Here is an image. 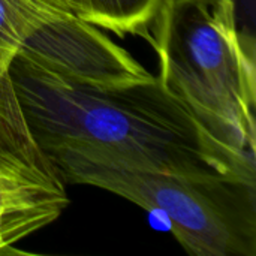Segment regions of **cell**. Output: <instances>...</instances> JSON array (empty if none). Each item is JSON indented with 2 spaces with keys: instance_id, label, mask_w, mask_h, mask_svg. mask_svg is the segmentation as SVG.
Wrapping results in <instances>:
<instances>
[{
  "instance_id": "3",
  "label": "cell",
  "mask_w": 256,
  "mask_h": 256,
  "mask_svg": "<svg viewBox=\"0 0 256 256\" xmlns=\"http://www.w3.org/2000/svg\"><path fill=\"white\" fill-rule=\"evenodd\" d=\"M48 154L66 183L99 188L164 214L190 255H256V178L144 170L87 148Z\"/></svg>"
},
{
  "instance_id": "1",
  "label": "cell",
  "mask_w": 256,
  "mask_h": 256,
  "mask_svg": "<svg viewBox=\"0 0 256 256\" xmlns=\"http://www.w3.org/2000/svg\"><path fill=\"white\" fill-rule=\"evenodd\" d=\"M27 123L46 152L87 148L130 166L256 178L255 159L216 140L158 80L99 87L21 54L9 66Z\"/></svg>"
},
{
  "instance_id": "2",
  "label": "cell",
  "mask_w": 256,
  "mask_h": 256,
  "mask_svg": "<svg viewBox=\"0 0 256 256\" xmlns=\"http://www.w3.org/2000/svg\"><path fill=\"white\" fill-rule=\"evenodd\" d=\"M144 39L160 84L224 146L255 159V46L236 0H166Z\"/></svg>"
},
{
  "instance_id": "7",
  "label": "cell",
  "mask_w": 256,
  "mask_h": 256,
  "mask_svg": "<svg viewBox=\"0 0 256 256\" xmlns=\"http://www.w3.org/2000/svg\"><path fill=\"white\" fill-rule=\"evenodd\" d=\"M68 10L66 0H0V74L32 33Z\"/></svg>"
},
{
  "instance_id": "4",
  "label": "cell",
  "mask_w": 256,
  "mask_h": 256,
  "mask_svg": "<svg viewBox=\"0 0 256 256\" xmlns=\"http://www.w3.org/2000/svg\"><path fill=\"white\" fill-rule=\"evenodd\" d=\"M66 180L33 135L9 70L0 74V254L57 220Z\"/></svg>"
},
{
  "instance_id": "5",
  "label": "cell",
  "mask_w": 256,
  "mask_h": 256,
  "mask_svg": "<svg viewBox=\"0 0 256 256\" xmlns=\"http://www.w3.org/2000/svg\"><path fill=\"white\" fill-rule=\"evenodd\" d=\"M18 54L78 82L120 87L156 78L104 30L63 12L32 33Z\"/></svg>"
},
{
  "instance_id": "6",
  "label": "cell",
  "mask_w": 256,
  "mask_h": 256,
  "mask_svg": "<svg viewBox=\"0 0 256 256\" xmlns=\"http://www.w3.org/2000/svg\"><path fill=\"white\" fill-rule=\"evenodd\" d=\"M166 0H66L82 21L116 36H146Z\"/></svg>"
}]
</instances>
